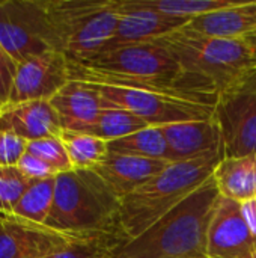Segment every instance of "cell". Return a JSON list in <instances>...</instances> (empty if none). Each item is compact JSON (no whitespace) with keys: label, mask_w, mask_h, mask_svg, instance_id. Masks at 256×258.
Returning <instances> with one entry per match:
<instances>
[{"label":"cell","mask_w":256,"mask_h":258,"mask_svg":"<svg viewBox=\"0 0 256 258\" xmlns=\"http://www.w3.org/2000/svg\"><path fill=\"white\" fill-rule=\"evenodd\" d=\"M124 239L127 237L122 231L110 234H91L44 258H110L113 249Z\"/></svg>","instance_id":"25"},{"label":"cell","mask_w":256,"mask_h":258,"mask_svg":"<svg viewBox=\"0 0 256 258\" xmlns=\"http://www.w3.org/2000/svg\"><path fill=\"white\" fill-rule=\"evenodd\" d=\"M0 45L17 63L50 50L60 51L47 0L0 2Z\"/></svg>","instance_id":"7"},{"label":"cell","mask_w":256,"mask_h":258,"mask_svg":"<svg viewBox=\"0 0 256 258\" xmlns=\"http://www.w3.org/2000/svg\"><path fill=\"white\" fill-rule=\"evenodd\" d=\"M256 237L241 212V204L220 197L207 230V258H250Z\"/></svg>","instance_id":"12"},{"label":"cell","mask_w":256,"mask_h":258,"mask_svg":"<svg viewBox=\"0 0 256 258\" xmlns=\"http://www.w3.org/2000/svg\"><path fill=\"white\" fill-rule=\"evenodd\" d=\"M240 0H139L140 5L160 14L186 20H193L196 17L234 6Z\"/></svg>","instance_id":"24"},{"label":"cell","mask_w":256,"mask_h":258,"mask_svg":"<svg viewBox=\"0 0 256 258\" xmlns=\"http://www.w3.org/2000/svg\"><path fill=\"white\" fill-rule=\"evenodd\" d=\"M69 80V62L65 53L50 50L27 57L18 63L8 103L50 101Z\"/></svg>","instance_id":"11"},{"label":"cell","mask_w":256,"mask_h":258,"mask_svg":"<svg viewBox=\"0 0 256 258\" xmlns=\"http://www.w3.org/2000/svg\"><path fill=\"white\" fill-rule=\"evenodd\" d=\"M107 148L110 154L166 160L172 163L161 127H146L125 138L107 142Z\"/></svg>","instance_id":"20"},{"label":"cell","mask_w":256,"mask_h":258,"mask_svg":"<svg viewBox=\"0 0 256 258\" xmlns=\"http://www.w3.org/2000/svg\"><path fill=\"white\" fill-rule=\"evenodd\" d=\"M45 225L75 234L119 233L121 198L92 169L62 172L56 175L54 201Z\"/></svg>","instance_id":"4"},{"label":"cell","mask_w":256,"mask_h":258,"mask_svg":"<svg viewBox=\"0 0 256 258\" xmlns=\"http://www.w3.org/2000/svg\"><path fill=\"white\" fill-rule=\"evenodd\" d=\"M27 151V141L0 132V166H17Z\"/></svg>","instance_id":"28"},{"label":"cell","mask_w":256,"mask_h":258,"mask_svg":"<svg viewBox=\"0 0 256 258\" xmlns=\"http://www.w3.org/2000/svg\"><path fill=\"white\" fill-rule=\"evenodd\" d=\"M69 79L100 86L170 95L214 106L220 91L210 80L186 71L154 41L68 59Z\"/></svg>","instance_id":"1"},{"label":"cell","mask_w":256,"mask_h":258,"mask_svg":"<svg viewBox=\"0 0 256 258\" xmlns=\"http://www.w3.org/2000/svg\"><path fill=\"white\" fill-rule=\"evenodd\" d=\"M60 139L74 169H94L109 153L106 141L88 133L63 130Z\"/></svg>","instance_id":"22"},{"label":"cell","mask_w":256,"mask_h":258,"mask_svg":"<svg viewBox=\"0 0 256 258\" xmlns=\"http://www.w3.org/2000/svg\"><path fill=\"white\" fill-rule=\"evenodd\" d=\"M2 106H3V104H2V103H0V109H2Z\"/></svg>","instance_id":"34"},{"label":"cell","mask_w":256,"mask_h":258,"mask_svg":"<svg viewBox=\"0 0 256 258\" xmlns=\"http://www.w3.org/2000/svg\"><path fill=\"white\" fill-rule=\"evenodd\" d=\"M50 103L62 128L78 133H86L106 109L113 107L97 85L80 80H69Z\"/></svg>","instance_id":"14"},{"label":"cell","mask_w":256,"mask_h":258,"mask_svg":"<svg viewBox=\"0 0 256 258\" xmlns=\"http://www.w3.org/2000/svg\"><path fill=\"white\" fill-rule=\"evenodd\" d=\"M97 86L103 97L112 106L136 115L149 127H164L180 122L205 121L213 119L216 116L214 106L193 103L170 95L119 89L100 85Z\"/></svg>","instance_id":"9"},{"label":"cell","mask_w":256,"mask_h":258,"mask_svg":"<svg viewBox=\"0 0 256 258\" xmlns=\"http://www.w3.org/2000/svg\"><path fill=\"white\" fill-rule=\"evenodd\" d=\"M121 18L110 41L100 50L107 51L125 45L149 42L184 27L190 20L160 14L139 3V0H119ZM98 51V53H100Z\"/></svg>","instance_id":"13"},{"label":"cell","mask_w":256,"mask_h":258,"mask_svg":"<svg viewBox=\"0 0 256 258\" xmlns=\"http://www.w3.org/2000/svg\"><path fill=\"white\" fill-rule=\"evenodd\" d=\"M59 50L68 59L98 53L121 18L119 0H47Z\"/></svg>","instance_id":"6"},{"label":"cell","mask_w":256,"mask_h":258,"mask_svg":"<svg viewBox=\"0 0 256 258\" xmlns=\"http://www.w3.org/2000/svg\"><path fill=\"white\" fill-rule=\"evenodd\" d=\"M241 212H243V216L246 219V224L249 225L252 234L256 237V200L243 203Z\"/></svg>","instance_id":"31"},{"label":"cell","mask_w":256,"mask_h":258,"mask_svg":"<svg viewBox=\"0 0 256 258\" xmlns=\"http://www.w3.org/2000/svg\"><path fill=\"white\" fill-rule=\"evenodd\" d=\"M250 258H256V252H255V254H253V255H252V257H250Z\"/></svg>","instance_id":"33"},{"label":"cell","mask_w":256,"mask_h":258,"mask_svg":"<svg viewBox=\"0 0 256 258\" xmlns=\"http://www.w3.org/2000/svg\"><path fill=\"white\" fill-rule=\"evenodd\" d=\"M26 153L36 156L38 159L45 162L57 175L62 172H68V171L74 169L60 136L42 138L38 141L27 142V151Z\"/></svg>","instance_id":"26"},{"label":"cell","mask_w":256,"mask_h":258,"mask_svg":"<svg viewBox=\"0 0 256 258\" xmlns=\"http://www.w3.org/2000/svg\"><path fill=\"white\" fill-rule=\"evenodd\" d=\"M91 234L63 233L0 212V258H44Z\"/></svg>","instance_id":"10"},{"label":"cell","mask_w":256,"mask_h":258,"mask_svg":"<svg viewBox=\"0 0 256 258\" xmlns=\"http://www.w3.org/2000/svg\"><path fill=\"white\" fill-rule=\"evenodd\" d=\"M154 42L163 47L186 71L210 80L219 91L256 65V51L246 39L207 36L186 26Z\"/></svg>","instance_id":"5"},{"label":"cell","mask_w":256,"mask_h":258,"mask_svg":"<svg viewBox=\"0 0 256 258\" xmlns=\"http://www.w3.org/2000/svg\"><path fill=\"white\" fill-rule=\"evenodd\" d=\"M223 153L169 163L158 175L121 201V228L134 239L195 194L223 159Z\"/></svg>","instance_id":"3"},{"label":"cell","mask_w":256,"mask_h":258,"mask_svg":"<svg viewBox=\"0 0 256 258\" xmlns=\"http://www.w3.org/2000/svg\"><path fill=\"white\" fill-rule=\"evenodd\" d=\"M216 121L225 157L256 156V65L220 91Z\"/></svg>","instance_id":"8"},{"label":"cell","mask_w":256,"mask_h":258,"mask_svg":"<svg viewBox=\"0 0 256 258\" xmlns=\"http://www.w3.org/2000/svg\"><path fill=\"white\" fill-rule=\"evenodd\" d=\"M246 41L252 45V48L256 51V33L250 35V36H247V38H246Z\"/></svg>","instance_id":"32"},{"label":"cell","mask_w":256,"mask_h":258,"mask_svg":"<svg viewBox=\"0 0 256 258\" xmlns=\"http://www.w3.org/2000/svg\"><path fill=\"white\" fill-rule=\"evenodd\" d=\"M0 132L32 142L60 136L63 128L50 101L33 100L3 104L0 109Z\"/></svg>","instance_id":"15"},{"label":"cell","mask_w":256,"mask_h":258,"mask_svg":"<svg viewBox=\"0 0 256 258\" xmlns=\"http://www.w3.org/2000/svg\"><path fill=\"white\" fill-rule=\"evenodd\" d=\"M186 29L214 38L246 39L256 33V2L240 0L234 6L196 17Z\"/></svg>","instance_id":"18"},{"label":"cell","mask_w":256,"mask_h":258,"mask_svg":"<svg viewBox=\"0 0 256 258\" xmlns=\"http://www.w3.org/2000/svg\"><path fill=\"white\" fill-rule=\"evenodd\" d=\"M54 189H56V177H50L45 180H35L27 187L12 215L30 221L33 224L45 225L53 201H54Z\"/></svg>","instance_id":"21"},{"label":"cell","mask_w":256,"mask_h":258,"mask_svg":"<svg viewBox=\"0 0 256 258\" xmlns=\"http://www.w3.org/2000/svg\"><path fill=\"white\" fill-rule=\"evenodd\" d=\"M161 128L172 163L193 160L207 154L223 153L222 133L216 116L205 121L170 124Z\"/></svg>","instance_id":"16"},{"label":"cell","mask_w":256,"mask_h":258,"mask_svg":"<svg viewBox=\"0 0 256 258\" xmlns=\"http://www.w3.org/2000/svg\"><path fill=\"white\" fill-rule=\"evenodd\" d=\"M18 169L32 181L35 180H45L50 177H56L57 174L41 159H38L36 156H32L29 153H26L21 160L18 162Z\"/></svg>","instance_id":"30"},{"label":"cell","mask_w":256,"mask_h":258,"mask_svg":"<svg viewBox=\"0 0 256 258\" xmlns=\"http://www.w3.org/2000/svg\"><path fill=\"white\" fill-rule=\"evenodd\" d=\"M30 184L18 166H0V212L12 213Z\"/></svg>","instance_id":"27"},{"label":"cell","mask_w":256,"mask_h":258,"mask_svg":"<svg viewBox=\"0 0 256 258\" xmlns=\"http://www.w3.org/2000/svg\"><path fill=\"white\" fill-rule=\"evenodd\" d=\"M146 127L149 125L136 115L113 106L110 109H106L86 133L97 136L106 142H112L128 135H133L139 130H143Z\"/></svg>","instance_id":"23"},{"label":"cell","mask_w":256,"mask_h":258,"mask_svg":"<svg viewBox=\"0 0 256 258\" xmlns=\"http://www.w3.org/2000/svg\"><path fill=\"white\" fill-rule=\"evenodd\" d=\"M18 63L9 56V53L0 45V103L6 104L11 95L14 79Z\"/></svg>","instance_id":"29"},{"label":"cell","mask_w":256,"mask_h":258,"mask_svg":"<svg viewBox=\"0 0 256 258\" xmlns=\"http://www.w3.org/2000/svg\"><path fill=\"white\" fill-rule=\"evenodd\" d=\"M220 194L210 177L195 194L134 239H124L110 258H207V230Z\"/></svg>","instance_id":"2"},{"label":"cell","mask_w":256,"mask_h":258,"mask_svg":"<svg viewBox=\"0 0 256 258\" xmlns=\"http://www.w3.org/2000/svg\"><path fill=\"white\" fill-rule=\"evenodd\" d=\"M167 165L169 162L166 160L107 153V156L92 171H95L122 201L127 195L158 175Z\"/></svg>","instance_id":"17"},{"label":"cell","mask_w":256,"mask_h":258,"mask_svg":"<svg viewBox=\"0 0 256 258\" xmlns=\"http://www.w3.org/2000/svg\"><path fill=\"white\" fill-rule=\"evenodd\" d=\"M213 178L223 198L240 204L256 200V156L223 157Z\"/></svg>","instance_id":"19"}]
</instances>
